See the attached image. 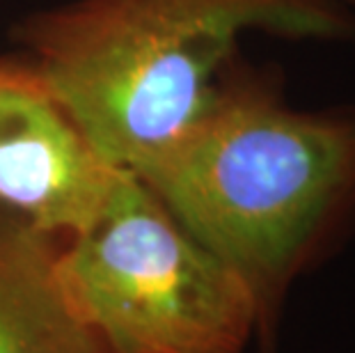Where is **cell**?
Returning a JSON list of instances; mask_svg holds the SVG:
<instances>
[{
	"instance_id": "7a4b0ae2",
	"label": "cell",
	"mask_w": 355,
	"mask_h": 353,
	"mask_svg": "<svg viewBox=\"0 0 355 353\" xmlns=\"http://www.w3.org/2000/svg\"><path fill=\"white\" fill-rule=\"evenodd\" d=\"M250 30L355 46L344 0H71L19 28L28 64L115 168L202 115Z\"/></svg>"
},
{
	"instance_id": "8992f818",
	"label": "cell",
	"mask_w": 355,
	"mask_h": 353,
	"mask_svg": "<svg viewBox=\"0 0 355 353\" xmlns=\"http://www.w3.org/2000/svg\"><path fill=\"white\" fill-rule=\"evenodd\" d=\"M344 3H349L351 7H355V0H344Z\"/></svg>"
},
{
	"instance_id": "5b68a950",
	"label": "cell",
	"mask_w": 355,
	"mask_h": 353,
	"mask_svg": "<svg viewBox=\"0 0 355 353\" xmlns=\"http://www.w3.org/2000/svg\"><path fill=\"white\" fill-rule=\"evenodd\" d=\"M60 243L0 207V353H108L64 294Z\"/></svg>"
},
{
	"instance_id": "6da1fadb",
	"label": "cell",
	"mask_w": 355,
	"mask_h": 353,
	"mask_svg": "<svg viewBox=\"0 0 355 353\" xmlns=\"http://www.w3.org/2000/svg\"><path fill=\"white\" fill-rule=\"evenodd\" d=\"M131 172L245 282L273 353L291 287L355 230V103L293 108L234 60L202 115Z\"/></svg>"
},
{
	"instance_id": "3957f363",
	"label": "cell",
	"mask_w": 355,
	"mask_h": 353,
	"mask_svg": "<svg viewBox=\"0 0 355 353\" xmlns=\"http://www.w3.org/2000/svg\"><path fill=\"white\" fill-rule=\"evenodd\" d=\"M58 275L108 353H243L257 337L245 282L122 170L101 212L62 239Z\"/></svg>"
},
{
	"instance_id": "277c9868",
	"label": "cell",
	"mask_w": 355,
	"mask_h": 353,
	"mask_svg": "<svg viewBox=\"0 0 355 353\" xmlns=\"http://www.w3.org/2000/svg\"><path fill=\"white\" fill-rule=\"evenodd\" d=\"M28 62L0 60V207L67 239L101 212L119 172Z\"/></svg>"
}]
</instances>
